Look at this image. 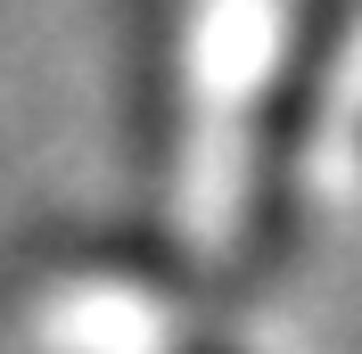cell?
Listing matches in <instances>:
<instances>
[{
    "label": "cell",
    "mask_w": 362,
    "mask_h": 354,
    "mask_svg": "<svg viewBox=\"0 0 362 354\" xmlns=\"http://www.w3.org/2000/svg\"><path fill=\"white\" fill-rule=\"evenodd\" d=\"M181 354H230V346H181Z\"/></svg>",
    "instance_id": "6da1fadb"
}]
</instances>
